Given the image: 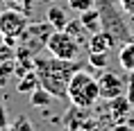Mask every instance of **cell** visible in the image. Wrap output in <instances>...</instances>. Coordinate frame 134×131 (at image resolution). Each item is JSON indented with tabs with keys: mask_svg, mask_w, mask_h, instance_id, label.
<instances>
[{
	"mask_svg": "<svg viewBox=\"0 0 134 131\" xmlns=\"http://www.w3.org/2000/svg\"><path fill=\"white\" fill-rule=\"evenodd\" d=\"M77 68L80 66L75 61H62V59H57V57H50V59L36 57L34 59V72H36V77H39V86H41L43 90H48L55 99L66 97L68 82H71L73 72Z\"/></svg>",
	"mask_w": 134,
	"mask_h": 131,
	"instance_id": "1",
	"label": "cell"
},
{
	"mask_svg": "<svg viewBox=\"0 0 134 131\" xmlns=\"http://www.w3.org/2000/svg\"><path fill=\"white\" fill-rule=\"evenodd\" d=\"M66 97L71 99L73 106H77L82 111L93 109L100 99V86H98V77H93L89 70L77 68L73 72L71 82H68V90Z\"/></svg>",
	"mask_w": 134,
	"mask_h": 131,
	"instance_id": "2",
	"label": "cell"
},
{
	"mask_svg": "<svg viewBox=\"0 0 134 131\" xmlns=\"http://www.w3.org/2000/svg\"><path fill=\"white\" fill-rule=\"evenodd\" d=\"M30 21L27 14H23L18 9L7 7L5 11H0V32H2V43H9L16 50V45L21 43L25 29H27Z\"/></svg>",
	"mask_w": 134,
	"mask_h": 131,
	"instance_id": "3",
	"label": "cell"
},
{
	"mask_svg": "<svg viewBox=\"0 0 134 131\" xmlns=\"http://www.w3.org/2000/svg\"><path fill=\"white\" fill-rule=\"evenodd\" d=\"M80 45L75 39H73L66 29H55L50 34L48 43H46V50L50 52V57H57L62 61H75L80 57Z\"/></svg>",
	"mask_w": 134,
	"mask_h": 131,
	"instance_id": "4",
	"label": "cell"
},
{
	"mask_svg": "<svg viewBox=\"0 0 134 131\" xmlns=\"http://www.w3.org/2000/svg\"><path fill=\"white\" fill-rule=\"evenodd\" d=\"M52 32H55V29H52V25H50L48 21L46 23H30L27 29H25V34H23V39H21V45L27 48V50H32L36 54L39 50L46 48V43H48V39H50Z\"/></svg>",
	"mask_w": 134,
	"mask_h": 131,
	"instance_id": "5",
	"label": "cell"
},
{
	"mask_svg": "<svg viewBox=\"0 0 134 131\" xmlns=\"http://www.w3.org/2000/svg\"><path fill=\"white\" fill-rule=\"evenodd\" d=\"M98 86H100V99H116V97L125 95V82L120 79L116 72H109V70H102L98 77Z\"/></svg>",
	"mask_w": 134,
	"mask_h": 131,
	"instance_id": "6",
	"label": "cell"
},
{
	"mask_svg": "<svg viewBox=\"0 0 134 131\" xmlns=\"http://www.w3.org/2000/svg\"><path fill=\"white\" fill-rule=\"evenodd\" d=\"M89 52H100V54H109L114 50V39L109 32H105V29H100V32H96V34L89 36Z\"/></svg>",
	"mask_w": 134,
	"mask_h": 131,
	"instance_id": "7",
	"label": "cell"
},
{
	"mask_svg": "<svg viewBox=\"0 0 134 131\" xmlns=\"http://www.w3.org/2000/svg\"><path fill=\"white\" fill-rule=\"evenodd\" d=\"M109 111H111V115H114V124L125 122L127 115H130V111H132V102L125 95H120L116 99H109Z\"/></svg>",
	"mask_w": 134,
	"mask_h": 131,
	"instance_id": "8",
	"label": "cell"
},
{
	"mask_svg": "<svg viewBox=\"0 0 134 131\" xmlns=\"http://www.w3.org/2000/svg\"><path fill=\"white\" fill-rule=\"evenodd\" d=\"M46 21L52 25V29H64L66 25H68V11L66 9H62V7H57V5H52V7L46 11Z\"/></svg>",
	"mask_w": 134,
	"mask_h": 131,
	"instance_id": "9",
	"label": "cell"
},
{
	"mask_svg": "<svg viewBox=\"0 0 134 131\" xmlns=\"http://www.w3.org/2000/svg\"><path fill=\"white\" fill-rule=\"evenodd\" d=\"M80 23L84 25V29L89 34H96V32L102 29V16H100V11H96V9L82 11V14H80Z\"/></svg>",
	"mask_w": 134,
	"mask_h": 131,
	"instance_id": "10",
	"label": "cell"
},
{
	"mask_svg": "<svg viewBox=\"0 0 134 131\" xmlns=\"http://www.w3.org/2000/svg\"><path fill=\"white\" fill-rule=\"evenodd\" d=\"M39 88V77H36L34 70H27V72H23L21 77H18V84H16V90L18 93H32V90Z\"/></svg>",
	"mask_w": 134,
	"mask_h": 131,
	"instance_id": "11",
	"label": "cell"
},
{
	"mask_svg": "<svg viewBox=\"0 0 134 131\" xmlns=\"http://www.w3.org/2000/svg\"><path fill=\"white\" fill-rule=\"evenodd\" d=\"M118 63L123 66V70L134 72V41H127L118 52Z\"/></svg>",
	"mask_w": 134,
	"mask_h": 131,
	"instance_id": "12",
	"label": "cell"
},
{
	"mask_svg": "<svg viewBox=\"0 0 134 131\" xmlns=\"http://www.w3.org/2000/svg\"><path fill=\"white\" fill-rule=\"evenodd\" d=\"M64 29H66V32H68V34L80 43V45H86V43H89V39L84 36V34H89V32L84 29V25H82L80 21H68V25H66Z\"/></svg>",
	"mask_w": 134,
	"mask_h": 131,
	"instance_id": "13",
	"label": "cell"
},
{
	"mask_svg": "<svg viewBox=\"0 0 134 131\" xmlns=\"http://www.w3.org/2000/svg\"><path fill=\"white\" fill-rule=\"evenodd\" d=\"M52 99H55V97L50 95L48 90H43L41 86L30 93V102H32V106H36V109H41V106H50V102H52Z\"/></svg>",
	"mask_w": 134,
	"mask_h": 131,
	"instance_id": "14",
	"label": "cell"
},
{
	"mask_svg": "<svg viewBox=\"0 0 134 131\" xmlns=\"http://www.w3.org/2000/svg\"><path fill=\"white\" fill-rule=\"evenodd\" d=\"M14 75H16V66H14V59L12 61H0V88H5L12 79H14Z\"/></svg>",
	"mask_w": 134,
	"mask_h": 131,
	"instance_id": "15",
	"label": "cell"
},
{
	"mask_svg": "<svg viewBox=\"0 0 134 131\" xmlns=\"http://www.w3.org/2000/svg\"><path fill=\"white\" fill-rule=\"evenodd\" d=\"M89 66L96 70H107L109 66V54H100V52H89Z\"/></svg>",
	"mask_w": 134,
	"mask_h": 131,
	"instance_id": "16",
	"label": "cell"
},
{
	"mask_svg": "<svg viewBox=\"0 0 134 131\" xmlns=\"http://www.w3.org/2000/svg\"><path fill=\"white\" fill-rule=\"evenodd\" d=\"M66 2H68V9H71V11H77V14L89 11V9H93V5H96V0H66Z\"/></svg>",
	"mask_w": 134,
	"mask_h": 131,
	"instance_id": "17",
	"label": "cell"
},
{
	"mask_svg": "<svg viewBox=\"0 0 134 131\" xmlns=\"http://www.w3.org/2000/svg\"><path fill=\"white\" fill-rule=\"evenodd\" d=\"M5 2H7L12 9H18V11H23V14H30L36 0H5Z\"/></svg>",
	"mask_w": 134,
	"mask_h": 131,
	"instance_id": "18",
	"label": "cell"
},
{
	"mask_svg": "<svg viewBox=\"0 0 134 131\" xmlns=\"http://www.w3.org/2000/svg\"><path fill=\"white\" fill-rule=\"evenodd\" d=\"M9 127H12V131H32L30 120H27V117H23V115L16 120V124H9Z\"/></svg>",
	"mask_w": 134,
	"mask_h": 131,
	"instance_id": "19",
	"label": "cell"
},
{
	"mask_svg": "<svg viewBox=\"0 0 134 131\" xmlns=\"http://www.w3.org/2000/svg\"><path fill=\"white\" fill-rule=\"evenodd\" d=\"M118 7L123 9V14L134 16V0H118Z\"/></svg>",
	"mask_w": 134,
	"mask_h": 131,
	"instance_id": "20",
	"label": "cell"
},
{
	"mask_svg": "<svg viewBox=\"0 0 134 131\" xmlns=\"http://www.w3.org/2000/svg\"><path fill=\"white\" fill-rule=\"evenodd\" d=\"M77 131H98V124L91 122V120H84V122L80 124V129Z\"/></svg>",
	"mask_w": 134,
	"mask_h": 131,
	"instance_id": "21",
	"label": "cell"
},
{
	"mask_svg": "<svg viewBox=\"0 0 134 131\" xmlns=\"http://www.w3.org/2000/svg\"><path fill=\"white\" fill-rule=\"evenodd\" d=\"M5 127H9V120H7V111H5V106L0 104V129H5Z\"/></svg>",
	"mask_w": 134,
	"mask_h": 131,
	"instance_id": "22",
	"label": "cell"
},
{
	"mask_svg": "<svg viewBox=\"0 0 134 131\" xmlns=\"http://www.w3.org/2000/svg\"><path fill=\"white\" fill-rule=\"evenodd\" d=\"M114 131H134V127H130V124H125V122H118L114 127Z\"/></svg>",
	"mask_w": 134,
	"mask_h": 131,
	"instance_id": "23",
	"label": "cell"
},
{
	"mask_svg": "<svg viewBox=\"0 0 134 131\" xmlns=\"http://www.w3.org/2000/svg\"><path fill=\"white\" fill-rule=\"evenodd\" d=\"M0 43H2V32H0Z\"/></svg>",
	"mask_w": 134,
	"mask_h": 131,
	"instance_id": "24",
	"label": "cell"
},
{
	"mask_svg": "<svg viewBox=\"0 0 134 131\" xmlns=\"http://www.w3.org/2000/svg\"><path fill=\"white\" fill-rule=\"evenodd\" d=\"M48 2H59V0H48Z\"/></svg>",
	"mask_w": 134,
	"mask_h": 131,
	"instance_id": "25",
	"label": "cell"
},
{
	"mask_svg": "<svg viewBox=\"0 0 134 131\" xmlns=\"http://www.w3.org/2000/svg\"><path fill=\"white\" fill-rule=\"evenodd\" d=\"M132 75H134V72H132Z\"/></svg>",
	"mask_w": 134,
	"mask_h": 131,
	"instance_id": "26",
	"label": "cell"
}]
</instances>
